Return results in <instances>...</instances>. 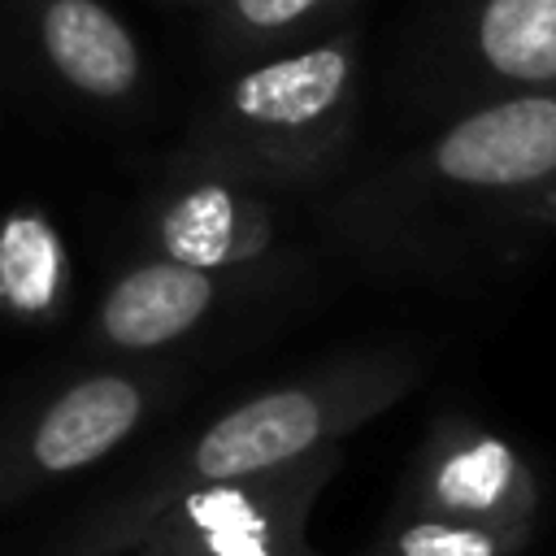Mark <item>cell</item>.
Here are the masks:
<instances>
[{"label":"cell","mask_w":556,"mask_h":556,"mask_svg":"<svg viewBox=\"0 0 556 556\" xmlns=\"http://www.w3.org/2000/svg\"><path fill=\"white\" fill-rule=\"evenodd\" d=\"M265 287V265L252 269H200L169 256H139L109 278L96 300L87 343L113 361H152L165 348L191 339L230 300Z\"/></svg>","instance_id":"cell-7"},{"label":"cell","mask_w":556,"mask_h":556,"mask_svg":"<svg viewBox=\"0 0 556 556\" xmlns=\"http://www.w3.org/2000/svg\"><path fill=\"white\" fill-rule=\"evenodd\" d=\"M178 4H204V0H178Z\"/></svg>","instance_id":"cell-15"},{"label":"cell","mask_w":556,"mask_h":556,"mask_svg":"<svg viewBox=\"0 0 556 556\" xmlns=\"http://www.w3.org/2000/svg\"><path fill=\"white\" fill-rule=\"evenodd\" d=\"M556 83V0H447L434 39V100L530 96Z\"/></svg>","instance_id":"cell-6"},{"label":"cell","mask_w":556,"mask_h":556,"mask_svg":"<svg viewBox=\"0 0 556 556\" xmlns=\"http://www.w3.org/2000/svg\"><path fill=\"white\" fill-rule=\"evenodd\" d=\"M365 556H369V552H365Z\"/></svg>","instance_id":"cell-16"},{"label":"cell","mask_w":556,"mask_h":556,"mask_svg":"<svg viewBox=\"0 0 556 556\" xmlns=\"http://www.w3.org/2000/svg\"><path fill=\"white\" fill-rule=\"evenodd\" d=\"M539 539V526L469 521L395 500L369 556H521Z\"/></svg>","instance_id":"cell-13"},{"label":"cell","mask_w":556,"mask_h":556,"mask_svg":"<svg viewBox=\"0 0 556 556\" xmlns=\"http://www.w3.org/2000/svg\"><path fill=\"white\" fill-rule=\"evenodd\" d=\"M400 500L500 526H539L543 513L534 465L513 447V439L465 413H443L430 421L421 447L413 452Z\"/></svg>","instance_id":"cell-8"},{"label":"cell","mask_w":556,"mask_h":556,"mask_svg":"<svg viewBox=\"0 0 556 556\" xmlns=\"http://www.w3.org/2000/svg\"><path fill=\"white\" fill-rule=\"evenodd\" d=\"M421 378V361L404 348H361L330 356L304 374L269 382L182 443L165 447L148 469L96 508L70 517L43 556H126L135 539L187 491L291 465L317 447L343 443L352 430L404 400Z\"/></svg>","instance_id":"cell-2"},{"label":"cell","mask_w":556,"mask_h":556,"mask_svg":"<svg viewBox=\"0 0 556 556\" xmlns=\"http://www.w3.org/2000/svg\"><path fill=\"white\" fill-rule=\"evenodd\" d=\"M343 465V443L291 465L178 495L126 556H313L308 517Z\"/></svg>","instance_id":"cell-5"},{"label":"cell","mask_w":556,"mask_h":556,"mask_svg":"<svg viewBox=\"0 0 556 556\" xmlns=\"http://www.w3.org/2000/svg\"><path fill=\"white\" fill-rule=\"evenodd\" d=\"M326 235L391 278H486L556 239V100L465 104L326 208Z\"/></svg>","instance_id":"cell-1"},{"label":"cell","mask_w":556,"mask_h":556,"mask_svg":"<svg viewBox=\"0 0 556 556\" xmlns=\"http://www.w3.org/2000/svg\"><path fill=\"white\" fill-rule=\"evenodd\" d=\"M26 56L70 100L122 113L143 96L148 61L109 0H4Z\"/></svg>","instance_id":"cell-9"},{"label":"cell","mask_w":556,"mask_h":556,"mask_svg":"<svg viewBox=\"0 0 556 556\" xmlns=\"http://www.w3.org/2000/svg\"><path fill=\"white\" fill-rule=\"evenodd\" d=\"M204 43L226 65L300 52L343 30L356 0H204Z\"/></svg>","instance_id":"cell-11"},{"label":"cell","mask_w":556,"mask_h":556,"mask_svg":"<svg viewBox=\"0 0 556 556\" xmlns=\"http://www.w3.org/2000/svg\"><path fill=\"white\" fill-rule=\"evenodd\" d=\"M361 39L352 26L300 52L235 65L195 109L178 161L230 174L256 191L326 182L356 135Z\"/></svg>","instance_id":"cell-3"},{"label":"cell","mask_w":556,"mask_h":556,"mask_svg":"<svg viewBox=\"0 0 556 556\" xmlns=\"http://www.w3.org/2000/svg\"><path fill=\"white\" fill-rule=\"evenodd\" d=\"M187 374L161 361H109L0 413V513L65 482L174 404Z\"/></svg>","instance_id":"cell-4"},{"label":"cell","mask_w":556,"mask_h":556,"mask_svg":"<svg viewBox=\"0 0 556 556\" xmlns=\"http://www.w3.org/2000/svg\"><path fill=\"white\" fill-rule=\"evenodd\" d=\"M70 252L56 222L35 208L0 217V317L13 326H52L70 308Z\"/></svg>","instance_id":"cell-12"},{"label":"cell","mask_w":556,"mask_h":556,"mask_svg":"<svg viewBox=\"0 0 556 556\" xmlns=\"http://www.w3.org/2000/svg\"><path fill=\"white\" fill-rule=\"evenodd\" d=\"M547 96H552V100H556V83H552V87H547Z\"/></svg>","instance_id":"cell-14"},{"label":"cell","mask_w":556,"mask_h":556,"mask_svg":"<svg viewBox=\"0 0 556 556\" xmlns=\"http://www.w3.org/2000/svg\"><path fill=\"white\" fill-rule=\"evenodd\" d=\"M274 235L269 191L191 161H174V178L156 191L143 226L148 252L200 269L269 265Z\"/></svg>","instance_id":"cell-10"}]
</instances>
